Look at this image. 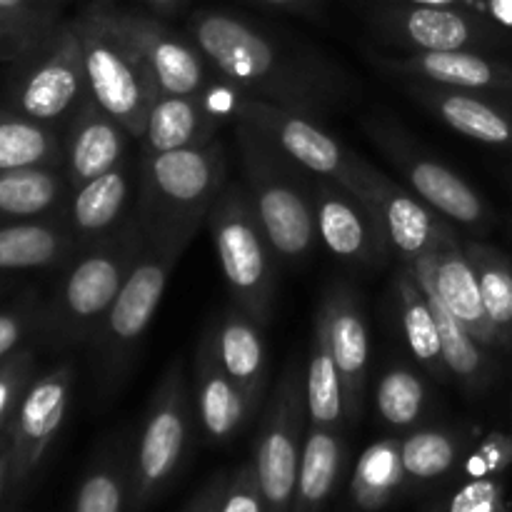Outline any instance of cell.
<instances>
[{"label": "cell", "mask_w": 512, "mask_h": 512, "mask_svg": "<svg viewBox=\"0 0 512 512\" xmlns=\"http://www.w3.org/2000/svg\"><path fill=\"white\" fill-rule=\"evenodd\" d=\"M185 33L203 50L210 68L253 98L323 120L345 98L338 68L315 53L293 48L253 20L228 10H198Z\"/></svg>", "instance_id": "6da1fadb"}, {"label": "cell", "mask_w": 512, "mask_h": 512, "mask_svg": "<svg viewBox=\"0 0 512 512\" xmlns=\"http://www.w3.org/2000/svg\"><path fill=\"white\" fill-rule=\"evenodd\" d=\"M228 180V155L220 138L173 153H140L135 213L145 243L185 253Z\"/></svg>", "instance_id": "7a4b0ae2"}, {"label": "cell", "mask_w": 512, "mask_h": 512, "mask_svg": "<svg viewBox=\"0 0 512 512\" xmlns=\"http://www.w3.org/2000/svg\"><path fill=\"white\" fill-rule=\"evenodd\" d=\"M143 250L145 233L138 223V213L113 238L78 250L73 260L60 268L53 295L45 300L38 343L53 350L93 343L100 323Z\"/></svg>", "instance_id": "3957f363"}, {"label": "cell", "mask_w": 512, "mask_h": 512, "mask_svg": "<svg viewBox=\"0 0 512 512\" xmlns=\"http://www.w3.org/2000/svg\"><path fill=\"white\" fill-rule=\"evenodd\" d=\"M240 183L280 263L303 265L318 248L308 173L253 125L233 123Z\"/></svg>", "instance_id": "277c9868"}, {"label": "cell", "mask_w": 512, "mask_h": 512, "mask_svg": "<svg viewBox=\"0 0 512 512\" xmlns=\"http://www.w3.org/2000/svg\"><path fill=\"white\" fill-rule=\"evenodd\" d=\"M205 223L230 290V303L265 325L278 290V255L265 238L240 180L230 178L225 183Z\"/></svg>", "instance_id": "5b68a950"}, {"label": "cell", "mask_w": 512, "mask_h": 512, "mask_svg": "<svg viewBox=\"0 0 512 512\" xmlns=\"http://www.w3.org/2000/svg\"><path fill=\"white\" fill-rule=\"evenodd\" d=\"M193 393L183 360H173L150 395L138 443L130 453V512L148 508L175 480L193 440Z\"/></svg>", "instance_id": "8992f818"}, {"label": "cell", "mask_w": 512, "mask_h": 512, "mask_svg": "<svg viewBox=\"0 0 512 512\" xmlns=\"http://www.w3.org/2000/svg\"><path fill=\"white\" fill-rule=\"evenodd\" d=\"M180 255L183 250L145 243L143 255L100 323L90 348L95 353V383L103 398H113L128 375Z\"/></svg>", "instance_id": "52a82bcc"}, {"label": "cell", "mask_w": 512, "mask_h": 512, "mask_svg": "<svg viewBox=\"0 0 512 512\" xmlns=\"http://www.w3.org/2000/svg\"><path fill=\"white\" fill-rule=\"evenodd\" d=\"M88 98L83 45L75 20L68 18L50 38L8 63L3 83V105L63 130L70 115Z\"/></svg>", "instance_id": "ba28073f"}, {"label": "cell", "mask_w": 512, "mask_h": 512, "mask_svg": "<svg viewBox=\"0 0 512 512\" xmlns=\"http://www.w3.org/2000/svg\"><path fill=\"white\" fill-rule=\"evenodd\" d=\"M73 20L83 45L88 95L105 113L113 115L133 140H140L150 105L160 95L153 78L123 35L113 28L103 0H90Z\"/></svg>", "instance_id": "9c48e42d"}, {"label": "cell", "mask_w": 512, "mask_h": 512, "mask_svg": "<svg viewBox=\"0 0 512 512\" xmlns=\"http://www.w3.org/2000/svg\"><path fill=\"white\" fill-rule=\"evenodd\" d=\"M238 120L260 130L275 148L283 150L308 175L338 180L353 193L363 195L370 173H373V165L355 155L330 130H325L318 118L253 98V95L235 88L233 105H230V123H238Z\"/></svg>", "instance_id": "30bf717a"}, {"label": "cell", "mask_w": 512, "mask_h": 512, "mask_svg": "<svg viewBox=\"0 0 512 512\" xmlns=\"http://www.w3.org/2000/svg\"><path fill=\"white\" fill-rule=\"evenodd\" d=\"M308 388L298 358L285 365L278 385L265 403L253 465L268 512H293L300 458L308 435Z\"/></svg>", "instance_id": "8fae6325"}, {"label": "cell", "mask_w": 512, "mask_h": 512, "mask_svg": "<svg viewBox=\"0 0 512 512\" xmlns=\"http://www.w3.org/2000/svg\"><path fill=\"white\" fill-rule=\"evenodd\" d=\"M365 128L373 143L383 150L385 158L398 168L408 188L440 218L475 235L485 233L493 225V213L483 195L443 160L425 153L403 125L385 115H370Z\"/></svg>", "instance_id": "7c38bea8"}, {"label": "cell", "mask_w": 512, "mask_h": 512, "mask_svg": "<svg viewBox=\"0 0 512 512\" xmlns=\"http://www.w3.org/2000/svg\"><path fill=\"white\" fill-rule=\"evenodd\" d=\"M370 20L388 43L405 53H453V50H485L505 53L512 48V33L468 8H423V5L380 3Z\"/></svg>", "instance_id": "4fadbf2b"}, {"label": "cell", "mask_w": 512, "mask_h": 512, "mask_svg": "<svg viewBox=\"0 0 512 512\" xmlns=\"http://www.w3.org/2000/svg\"><path fill=\"white\" fill-rule=\"evenodd\" d=\"M103 8L113 28L145 65L158 93L200 95L215 78V70L193 38L178 33L160 15L120 8L115 0H103Z\"/></svg>", "instance_id": "5bb4252c"}, {"label": "cell", "mask_w": 512, "mask_h": 512, "mask_svg": "<svg viewBox=\"0 0 512 512\" xmlns=\"http://www.w3.org/2000/svg\"><path fill=\"white\" fill-rule=\"evenodd\" d=\"M75 368L70 360L50 365L35 373L20 398L18 410L8 428L10 440V490L20 493L48 458L68 418L73 398Z\"/></svg>", "instance_id": "9a60e30c"}, {"label": "cell", "mask_w": 512, "mask_h": 512, "mask_svg": "<svg viewBox=\"0 0 512 512\" xmlns=\"http://www.w3.org/2000/svg\"><path fill=\"white\" fill-rule=\"evenodd\" d=\"M310 178L320 245L350 268H383L393 250L373 208L338 180Z\"/></svg>", "instance_id": "2e32d148"}, {"label": "cell", "mask_w": 512, "mask_h": 512, "mask_svg": "<svg viewBox=\"0 0 512 512\" xmlns=\"http://www.w3.org/2000/svg\"><path fill=\"white\" fill-rule=\"evenodd\" d=\"M138 180L140 153H133L118 168L70 190L63 218L80 250L113 238L133 218L138 203Z\"/></svg>", "instance_id": "e0dca14e"}, {"label": "cell", "mask_w": 512, "mask_h": 512, "mask_svg": "<svg viewBox=\"0 0 512 512\" xmlns=\"http://www.w3.org/2000/svg\"><path fill=\"white\" fill-rule=\"evenodd\" d=\"M190 393H193L195 423L210 445L230 443L255 418V408L220 363L213 323L208 325L195 348Z\"/></svg>", "instance_id": "ac0fdd59"}, {"label": "cell", "mask_w": 512, "mask_h": 512, "mask_svg": "<svg viewBox=\"0 0 512 512\" xmlns=\"http://www.w3.org/2000/svg\"><path fill=\"white\" fill-rule=\"evenodd\" d=\"M415 263H423L428 270L430 283L438 290L440 300L450 308V313L470 330L483 348H500V335L485 310L483 293H480L478 275L465 253V243L453 223H445L433 248Z\"/></svg>", "instance_id": "d6986e66"}, {"label": "cell", "mask_w": 512, "mask_h": 512, "mask_svg": "<svg viewBox=\"0 0 512 512\" xmlns=\"http://www.w3.org/2000/svg\"><path fill=\"white\" fill-rule=\"evenodd\" d=\"M378 65L398 80H420L443 88L512 98V60L500 53H485V50L405 53L378 58Z\"/></svg>", "instance_id": "ffe728a7"}, {"label": "cell", "mask_w": 512, "mask_h": 512, "mask_svg": "<svg viewBox=\"0 0 512 512\" xmlns=\"http://www.w3.org/2000/svg\"><path fill=\"white\" fill-rule=\"evenodd\" d=\"M328 318L330 348H333L335 365H338L340 383H343L345 420L358 425L365 413V398H368V365H370V338L365 325L363 308L348 285H333L323 295L318 305Z\"/></svg>", "instance_id": "44dd1931"}, {"label": "cell", "mask_w": 512, "mask_h": 512, "mask_svg": "<svg viewBox=\"0 0 512 512\" xmlns=\"http://www.w3.org/2000/svg\"><path fill=\"white\" fill-rule=\"evenodd\" d=\"M405 90L443 120L450 130L493 148L512 150V98L495 93L443 88V85L403 80Z\"/></svg>", "instance_id": "7402d4cb"}, {"label": "cell", "mask_w": 512, "mask_h": 512, "mask_svg": "<svg viewBox=\"0 0 512 512\" xmlns=\"http://www.w3.org/2000/svg\"><path fill=\"white\" fill-rule=\"evenodd\" d=\"M130 143L133 135L88 95L63 125V173L70 190L118 168L133 155Z\"/></svg>", "instance_id": "603a6c76"}, {"label": "cell", "mask_w": 512, "mask_h": 512, "mask_svg": "<svg viewBox=\"0 0 512 512\" xmlns=\"http://www.w3.org/2000/svg\"><path fill=\"white\" fill-rule=\"evenodd\" d=\"M360 198L378 215L380 225L388 235L390 250L405 265H413L415 260L423 258L438 240L443 225L448 223L413 190L398 185L375 168Z\"/></svg>", "instance_id": "cb8c5ba5"}, {"label": "cell", "mask_w": 512, "mask_h": 512, "mask_svg": "<svg viewBox=\"0 0 512 512\" xmlns=\"http://www.w3.org/2000/svg\"><path fill=\"white\" fill-rule=\"evenodd\" d=\"M78 250V240L70 233L63 213L55 218L0 223V278L58 270L70 263Z\"/></svg>", "instance_id": "d4e9b609"}, {"label": "cell", "mask_w": 512, "mask_h": 512, "mask_svg": "<svg viewBox=\"0 0 512 512\" xmlns=\"http://www.w3.org/2000/svg\"><path fill=\"white\" fill-rule=\"evenodd\" d=\"M213 330L220 363L258 413L268 390V350H265L263 323L230 303L213 320Z\"/></svg>", "instance_id": "484cf974"}, {"label": "cell", "mask_w": 512, "mask_h": 512, "mask_svg": "<svg viewBox=\"0 0 512 512\" xmlns=\"http://www.w3.org/2000/svg\"><path fill=\"white\" fill-rule=\"evenodd\" d=\"M223 120L203 103L200 95H165L153 100L140 135V153L160 155L198 148L218 138Z\"/></svg>", "instance_id": "4316f807"}, {"label": "cell", "mask_w": 512, "mask_h": 512, "mask_svg": "<svg viewBox=\"0 0 512 512\" xmlns=\"http://www.w3.org/2000/svg\"><path fill=\"white\" fill-rule=\"evenodd\" d=\"M345 463H348L345 430L310 425L300 458L293 512H323L343 478Z\"/></svg>", "instance_id": "83f0119b"}, {"label": "cell", "mask_w": 512, "mask_h": 512, "mask_svg": "<svg viewBox=\"0 0 512 512\" xmlns=\"http://www.w3.org/2000/svg\"><path fill=\"white\" fill-rule=\"evenodd\" d=\"M68 195V178L55 165L0 173V223L55 218L63 213Z\"/></svg>", "instance_id": "f1b7e54d"}, {"label": "cell", "mask_w": 512, "mask_h": 512, "mask_svg": "<svg viewBox=\"0 0 512 512\" xmlns=\"http://www.w3.org/2000/svg\"><path fill=\"white\" fill-rule=\"evenodd\" d=\"M410 268L418 275L420 285L425 290V298H428L430 310H433L435 325H438L440 345H443V358L445 365H448L450 378L458 380L463 388L468 390H480L490 380V370H493V363H490L488 348L478 343V340L470 335V330L450 313L448 305L440 300L438 290L430 283L428 270L423 268V263H413Z\"/></svg>", "instance_id": "f546056e"}, {"label": "cell", "mask_w": 512, "mask_h": 512, "mask_svg": "<svg viewBox=\"0 0 512 512\" xmlns=\"http://www.w3.org/2000/svg\"><path fill=\"white\" fill-rule=\"evenodd\" d=\"M395 295H398L405 343H408L413 360L433 378L448 380L450 373L443 358L438 325H435L433 310H430L428 298H425L423 285H420L418 275L410 265L400 263L398 273H395Z\"/></svg>", "instance_id": "4dcf8cb0"}, {"label": "cell", "mask_w": 512, "mask_h": 512, "mask_svg": "<svg viewBox=\"0 0 512 512\" xmlns=\"http://www.w3.org/2000/svg\"><path fill=\"white\" fill-rule=\"evenodd\" d=\"M305 388H308V418L310 425H328V428H348L345 420L343 383H340L338 365L330 348L328 318L318 308L313 320V340H310V360L305 368Z\"/></svg>", "instance_id": "1f68e13d"}, {"label": "cell", "mask_w": 512, "mask_h": 512, "mask_svg": "<svg viewBox=\"0 0 512 512\" xmlns=\"http://www.w3.org/2000/svg\"><path fill=\"white\" fill-rule=\"evenodd\" d=\"M43 165L63 168V130L35 123L0 103V173Z\"/></svg>", "instance_id": "d6a6232c"}, {"label": "cell", "mask_w": 512, "mask_h": 512, "mask_svg": "<svg viewBox=\"0 0 512 512\" xmlns=\"http://www.w3.org/2000/svg\"><path fill=\"white\" fill-rule=\"evenodd\" d=\"M130 503V453L123 440L105 445L80 478L73 512H125Z\"/></svg>", "instance_id": "836d02e7"}, {"label": "cell", "mask_w": 512, "mask_h": 512, "mask_svg": "<svg viewBox=\"0 0 512 512\" xmlns=\"http://www.w3.org/2000/svg\"><path fill=\"white\" fill-rule=\"evenodd\" d=\"M405 483L408 478H405L403 458H400V440L385 438L368 445L358 458L350 495H353L355 508L375 512L385 508Z\"/></svg>", "instance_id": "e575fe53"}, {"label": "cell", "mask_w": 512, "mask_h": 512, "mask_svg": "<svg viewBox=\"0 0 512 512\" xmlns=\"http://www.w3.org/2000/svg\"><path fill=\"white\" fill-rule=\"evenodd\" d=\"M465 438L455 428H420L400 440V458L408 483H435L453 473L465 453Z\"/></svg>", "instance_id": "d590c367"}, {"label": "cell", "mask_w": 512, "mask_h": 512, "mask_svg": "<svg viewBox=\"0 0 512 512\" xmlns=\"http://www.w3.org/2000/svg\"><path fill=\"white\" fill-rule=\"evenodd\" d=\"M465 253L478 275L480 293L485 310L500 335V343H512V260L503 250L483 243V240H465Z\"/></svg>", "instance_id": "8d00e7d4"}, {"label": "cell", "mask_w": 512, "mask_h": 512, "mask_svg": "<svg viewBox=\"0 0 512 512\" xmlns=\"http://www.w3.org/2000/svg\"><path fill=\"white\" fill-rule=\"evenodd\" d=\"M375 413L390 430H410L425 418L428 385L405 363H390L380 373L373 393Z\"/></svg>", "instance_id": "74e56055"}, {"label": "cell", "mask_w": 512, "mask_h": 512, "mask_svg": "<svg viewBox=\"0 0 512 512\" xmlns=\"http://www.w3.org/2000/svg\"><path fill=\"white\" fill-rule=\"evenodd\" d=\"M68 0H0V20L18 48V58L65 23Z\"/></svg>", "instance_id": "f35d334b"}, {"label": "cell", "mask_w": 512, "mask_h": 512, "mask_svg": "<svg viewBox=\"0 0 512 512\" xmlns=\"http://www.w3.org/2000/svg\"><path fill=\"white\" fill-rule=\"evenodd\" d=\"M45 298L38 288L20 290L15 298L0 305V360L13 355L30 340H38Z\"/></svg>", "instance_id": "ab89813d"}, {"label": "cell", "mask_w": 512, "mask_h": 512, "mask_svg": "<svg viewBox=\"0 0 512 512\" xmlns=\"http://www.w3.org/2000/svg\"><path fill=\"white\" fill-rule=\"evenodd\" d=\"M35 373H38V353L33 343L0 360V438L8 435L10 420Z\"/></svg>", "instance_id": "60d3db41"}, {"label": "cell", "mask_w": 512, "mask_h": 512, "mask_svg": "<svg viewBox=\"0 0 512 512\" xmlns=\"http://www.w3.org/2000/svg\"><path fill=\"white\" fill-rule=\"evenodd\" d=\"M218 512H268L253 460H248L228 475Z\"/></svg>", "instance_id": "b9f144b4"}, {"label": "cell", "mask_w": 512, "mask_h": 512, "mask_svg": "<svg viewBox=\"0 0 512 512\" xmlns=\"http://www.w3.org/2000/svg\"><path fill=\"white\" fill-rule=\"evenodd\" d=\"M445 512H503L500 485L490 478H473L453 493Z\"/></svg>", "instance_id": "7bdbcfd3"}, {"label": "cell", "mask_w": 512, "mask_h": 512, "mask_svg": "<svg viewBox=\"0 0 512 512\" xmlns=\"http://www.w3.org/2000/svg\"><path fill=\"white\" fill-rule=\"evenodd\" d=\"M512 460V440L503 433H493L478 445L473 455L465 463L470 480L473 478H490V473H498Z\"/></svg>", "instance_id": "ee69618b"}, {"label": "cell", "mask_w": 512, "mask_h": 512, "mask_svg": "<svg viewBox=\"0 0 512 512\" xmlns=\"http://www.w3.org/2000/svg\"><path fill=\"white\" fill-rule=\"evenodd\" d=\"M230 473H218L205 483V488L190 500V505L185 508V512H218L220 498H223L225 483H228Z\"/></svg>", "instance_id": "f6af8a7d"}, {"label": "cell", "mask_w": 512, "mask_h": 512, "mask_svg": "<svg viewBox=\"0 0 512 512\" xmlns=\"http://www.w3.org/2000/svg\"><path fill=\"white\" fill-rule=\"evenodd\" d=\"M380 3L423 5V8H468V10H478L475 0H380ZM478 13H480V10H478Z\"/></svg>", "instance_id": "bcb514c9"}, {"label": "cell", "mask_w": 512, "mask_h": 512, "mask_svg": "<svg viewBox=\"0 0 512 512\" xmlns=\"http://www.w3.org/2000/svg\"><path fill=\"white\" fill-rule=\"evenodd\" d=\"M255 3H263L268 8L295 10V13H315V10H320L323 0H255Z\"/></svg>", "instance_id": "7dc6e473"}, {"label": "cell", "mask_w": 512, "mask_h": 512, "mask_svg": "<svg viewBox=\"0 0 512 512\" xmlns=\"http://www.w3.org/2000/svg\"><path fill=\"white\" fill-rule=\"evenodd\" d=\"M135 3L143 5L148 13L160 15V18H170V15H175L178 10H183V5L188 3V0H135Z\"/></svg>", "instance_id": "c3c4849f"}, {"label": "cell", "mask_w": 512, "mask_h": 512, "mask_svg": "<svg viewBox=\"0 0 512 512\" xmlns=\"http://www.w3.org/2000/svg\"><path fill=\"white\" fill-rule=\"evenodd\" d=\"M13 60H18V48H15V43L10 40L8 30H5L3 20H0V65H8V63H13Z\"/></svg>", "instance_id": "681fc988"}, {"label": "cell", "mask_w": 512, "mask_h": 512, "mask_svg": "<svg viewBox=\"0 0 512 512\" xmlns=\"http://www.w3.org/2000/svg\"><path fill=\"white\" fill-rule=\"evenodd\" d=\"M10 490V440L5 443V448L0 450V503H3V495Z\"/></svg>", "instance_id": "f907efd6"}, {"label": "cell", "mask_w": 512, "mask_h": 512, "mask_svg": "<svg viewBox=\"0 0 512 512\" xmlns=\"http://www.w3.org/2000/svg\"><path fill=\"white\" fill-rule=\"evenodd\" d=\"M13 290V278H0V300Z\"/></svg>", "instance_id": "816d5d0a"}, {"label": "cell", "mask_w": 512, "mask_h": 512, "mask_svg": "<svg viewBox=\"0 0 512 512\" xmlns=\"http://www.w3.org/2000/svg\"><path fill=\"white\" fill-rule=\"evenodd\" d=\"M5 443H8V435H3V438H0V450L5 448Z\"/></svg>", "instance_id": "f5cc1de1"}, {"label": "cell", "mask_w": 512, "mask_h": 512, "mask_svg": "<svg viewBox=\"0 0 512 512\" xmlns=\"http://www.w3.org/2000/svg\"><path fill=\"white\" fill-rule=\"evenodd\" d=\"M68 3H70V0H68Z\"/></svg>", "instance_id": "db71d44e"}]
</instances>
